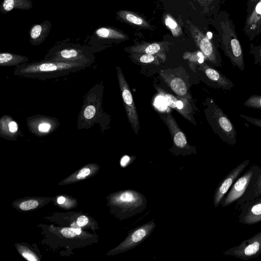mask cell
Instances as JSON below:
<instances>
[{
    "instance_id": "cell-35",
    "label": "cell",
    "mask_w": 261,
    "mask_h": 261,
    "mask_svg": "<svg viewBox=\"0 0 261 261\" xmlns=\"http://www.w3.org/2000/svg\"><path fill=\"white\" fill-rule=\"evenodd\" d=\"M155 106L159 110H164L166 108L167 104L164 98L160 95L154 101Z\"/></svg>"
},
{
    "instance_id": "cell-13",
    "label": "cell",
    "mask_w": 261,
    "mask_h": 261,
    "mask_svg": "<svg viewBox=\"0 0 261 261\" xmlns=\"http://www.w3.org/2000/svg\"><path fill=\"white\" fill-rule=\"evenodd\" d=\"M243 32L249 41H253L261 34V0L247 14Z\"/></svg>"
},
{
    "instance_id": "cell-7",
    "label": "cell",
    "mask_w": 261,
    "mask_h": 261,
    "mask_svg": "<svg viewBox=\"0 0 261 261\" xmlns=\"http://www.w3.org/2000/svg\"><path fill=\"white\" fill-rule=\"evenodd\" d=\"M155 224L152 220L128 232V236L117 247L109 252V254L123 253L131 250L144 242L152 232Z\"/></svg>"
},
{
    "instance_id": "cell-31",
    "label": "cell",
    "mask_w": 261,
    "mask_h": 261,
    "mask_svg": "<svg viewBox=\"0 0 261 261\" xmlns=\"http://www.w3.org/2000/svg\"><path fill=\"white\" fill-rule=\"evenodd\" d=\"M38 202L35 200H29L21 202L19 204V208L23 211H28L37 207Z\"/></svg>"
},
{
    "instance_id": "cell-44",
    "label": "cell",
    "mask_w": 261,
    "mask_h": 261,
    "mask_svg": "<svg viewBox=\"0 0 261 261\" xmlns=\"http://www.w3.org/2000/svg\"><path fill=\"white\" fill-rule=\"evenodd\" d=\"M76 234H80L81 233V230L80 228H74Z\"/></svg>"
},
{
    "instance_id": "cell-30",
    "label": "cell",
    "mask_w": 261,
    "mask_h": 261,
    "mask_svg": "<svg viewBox=\"0 0 261 261\" xmlns=\"http://www.w3.org/2000/svg\"><path fill=\"white\" fill-rule=\"evenodd\" d=\"M248 53L253 56L254 63L261 66V44L255 45L250 43Z\"/></svg>"
},
{
    "instance_id": "cell-15",
    "label": "cell",
    "mask_w": 261,
    "mask_h": 261,
    "mask_svg": "<svg viewBox=\"0 0 261 261\" xmlns=\"http://www.w3.org/2000/svg\"><path fill=\"white\" fill-rule=\"evenodd\" d=\"M200 70L203 72L211 85L222 90H230L234 87L233 83L225 75L206 63L200 64Z\"/></svg>"
},
{
    "instance_id": "cell-2",
    "label": "cell",
    "mask_w": 261,
    "mask_h": 261,
    "mask_svg": "<svg viewBox=\"0 0 261 261\" xmlns=\"http://www.w3.org/2000/svg\"><path fill=\"white\" fill-rule=\"evenodd\" d=\"M86 62L54 61L20 65L15 70L18 75L47 79L61 76L85 67Z\"/></svg>"
},
{
    "instance_id": "cell-42",
    "label": "cell",
    "mask_w": 261,
    "mask_h": 261,
    "mask_svg": "<svg viewBox=\"0 0 261 261\" xmlns=\"http://www.w3.org/2000/svg\"><path fill=\"white\" fill-rule=\"evenodd\" d=\"M129 158L128 156H124L121 160L120 164L122 167L125 166L129 163Z\"/></svg>"
},
{
    "instance_id": "cell-27",
    "label": "cell",
    "mask_w": 261,
    "mask_h": 261,
    "mask_svg": "<svg viewBox=\"0 0 261 261\" xmlns=\"http://www.w3.org/2000/svg\"><path fill=\"white\" fill-rule=\"evenodd\" d=\"M131 57L133 59H135L142 63H158V59L156 58V56L153 55L134 53L132 54Z\"/></svg>"
},
{
    "instance_id": "cell-5",
    "label": "cell",
    "mask_w": 261,
    "mask_h": 261,
    "mask_svg": "<svg viewBox=\"0 0 261 261\" xmlns=\"http://www.w3.org/2000/svg\"><path fill=\"white\" fill-rule=\"evenodd\" d=\"M260 170L259 166L253 165L240 175L222 200L220 203L221 207L223 208L228 206L242 197L255 182Z\"/></svg>"
},
{
    "instance_id": "cell-34",
    "label": "cell",
    "mask_w": 261,
    "mask_h": 261,
    "mask_svg": "<svg viewBox=\"0 0 261 261\" xmlns=\"http://www.w3.org/2000/svg\"><path fill=\"white\" fill-rule=\"evenodd\" d=\"M20 253L23 256L24 258L28 260L34 261L39 260L37 257L29 250L21 249L20 251Z\"/></svg>"
},
{
    "instance_id": "cell-29",
    "label": "cell",
    "mask_w": 261,
    "mask_h": 261,
    "mask_svg": "<svg viewBox=\"0 0 261 261\" xmlns=\"http://www.w3.org/2000/svg\"><path fill=\"white\" fill-rule=\"evenodd\" d=\"M244 106L249 108L261 109V95H251L244 102Z\"/></svg>"
},
{
    "instance_id": "cell-20",
    "label": "cell",
    "mask_w": 261,
    "mask_h": 261,
    "mask_svg": "<svg viewBox=\"0 0 261 261\" xmlns=\"http://www.w3.org/2000/svg\"><path fill=\"white\" fill-rule=\"evenodd\" d=\"M95 34L99 38L125 40L129 39L128 36L122 31L109 27H101L96 29Z\"/></svg>"
},
{
    "instance_id": "cell-14",
    "label": "cell",
    "mask_w": 261,
    "mask_h": 261,
    "mask_svg": "<svg viewBox=\"0 0 261 261\" xmlns=\"http://www.w3.org/2000/svg\"><path fill=\"white\" fill-rule=\"evenodd\" d=\"M156 89L159 94L164 98L168 106L177 111L189 121L196 124L193 117V111L188 98L182 97L179 99L159 87H156Z\"/></svg>"
},
{
    "instance_id": "cell-21",
    "label": "cell",
    "mask_w": 261,
    "mask_h": 261,
    "mask_svg": "<svg viewBox=\"0 0 261 261\" xmlns=\"http://www.w3.org/2000/svg\"><path fill=\"white\" fill-rule=\"evenodd\" d=\"M33 7L30 0H3L0 6L2 13L6 14L14 9L30 10Z\"/></svg>"
},
{
    "instance_id": "cell-33",
    "label": "cell",
    "mask_w": 261,
    "mask_h": 261,
    "mask_svg": "<svg viewBox=\"0 0 261 261\" xmlns=\"http://www.w3.org/2000/svg\"><path fill=\"white\" fill-rule=\"evenodd\" d=\"M240 117L251 124L261 128V119L253 118L244 114H241Z\"/></svg>"
},
{
    "instance_id": "cell-32",
    "label": "cell",
    "mask_w": 261,
    "mask_h": 261,
    "mask_svg": "<svg viewBox=\"0 0 261 261\" xmlns=\"http://www.w3.org/2000/svg\"><path fill=\"white\" fill-rule=\"evenodd\" d=\"M96 113V109L94 106L89 105L86 107L84 112L85 117L87 119H91L94 117Z\"/></svg>"
},
{
    "instance_id": "cell-19",
    "label": "cell",
    "mask_w": 261,
    "mask_h": 261,
    "mask_svg": "<svg viewBox=\"0 0 261 261\" xmlns=\"http://www.w3.org/2000/svg\"><path fill=\"white\" fill-rule=\"evenodd\" d=\"M161 76L176 95L189 99L186 84L179 77L170 76L167 74H162Z\"/></svg>"
},
{
    "instance_id": "cell-39",
    "label": "cell",
    "mask_w": 261,
    "mask_h": 261,
    "mask_svg": "<svg viewBox=\"0 0 261 261\" xmlns=\"http://www.w3.org/2000/svg\"><path fill=\"white\" fill-rule=\"evenodd\" d=\"M88 219L86 216H81L77 218L76 223L78 226L82 227L86 225L88 223Z\"/></svg>"
},
{
    "instance_id": "cell-10",
    "label": "cell",
    "mask_w": 261,
    "mask_h": 261,
    "mask_svg": "<svg viewBox=\"0 0 261 261\" xmlns=\"http://www.w3.org/2000/svg\"><path fill=\"white\" fill-rule=\"evenodd\" d=\"M161 118L168 126L173 140L174 146L176 149L173 152L178 155L190 154L195 152V149L188 145L186 137L180 130L174 117L170 114L160 115Z\"/></svg>"
},
{
    "instance_id": "cell-18",
    "label": "cell",
    "mask_w": 261,
    "mask_h": 261,
    "mask_svg": "<svg viewBox=\"0 0 261 261\" xmlns=\"http://www.w3.org/2000/svg\"><path fill=\"white\" fill-rule=\"evenodd\" d=\"M51 25L49 20L32 25L30 31V42L35 45L42 43L48 35Z\"/></svg>"
},
{
    "instance_id": "cell-6",
    "label": "cell",
    "mask_w": 261,
    "mask_h": 261,
    "mask_svg": "<svg viewBox=\"0 0 261 261\" xmlns=\"http://www.w3.org/2000/svg\"><path fill=\"white\" fill-rule=\"evenodd\" d=\"M189 29L196 45L206 60L215 67H221L222 59L215 43L199 28L188 21Z\"/></svg>"
},
{
    "instance_id": "cell-11",
    "label": "cell",
    "mask_w": 261,
    "mask_h": 261,
    "mask_svg": "<svg viewBox=\"0 0 261 261\" xmlns=\"http://www.w3.org/2000/svg\"><path fill=\"white\" fill-rule=\"evenodd\" d=\"M249 163L250 160H246L239 164L232 169L219 182L216 188L213 198V203L215 208L220 204L222 200L227 194L232 184L241 175L243 171L249 164Z\"/></svg>"
},
{
    "instance_id": "cell-17",
    "label": "cell",
    "mask_w": 261,
    "mask_h": 261,
    "mask_svg": "<svg viewBox=\"0 0 261 261\" xmlns=\"http://www.w3.org/2000/svg\"><path fill=\"white\" fill-rule=\"evenodd\" d=\"M116 14L119 19L123 22L141 29L153 30V27L147 20L134 12L120 10Z\"/></svg>"
},
{
    "instance_id": "cell-28",
    "label": "cell",
    "mask_w": 261,
    "mask_h": 261,
    "mask_svg": "<svg viewBox=\"0 0 261 261\" xmlns=\"http://www.w3.org/2000/svg\"><path fill=\"white\" fill-rule=\"evenodd\" d=\"M202 53L198 51L194 53H185L183 55L185 59L190 61V63L201 64L203 62L204 56Z\"/></svg>"
},
{
    "instance_id": "cell-41",
    "label": "cell",
    "mask_w": 261,
    "mask_h": 261,
    "mask_svg": "<svg viewBox=\"0 0 261 261\" xmlns=\"http://www.w3.org/2000/svg\"><path fill=\"white\" fill-rule=\"evenodd\" d=\"M258 1V0H247L246 9L247 14L249 13L251 11L253 7Z\"/></svg>"
},
{
    "instance_id": "cell-36",
    "label": "cell",
    "mask_w": 261,
    "mask_h": 261,
    "mask_svg": "<svg viewBox=\"0 0 261 261\" xmlns=\"http://www.w3.org/2000/svg\"><path fill=\"white\" fill-rule=\"evenodd\" d=\"M62 234L66 238H73L76 233L75 232L74 228H64L61 230Z\"/></svg>"
},
{
    "instance_id": "cell-23",
    "label": "cell",
    "mask_w": 261,
    "mask_h": 261,
    "mask_svg": "<svg viewBox=\"0 0 261 261\" xmlns=\"http://www.w3.org/2000/svg\"><path fill=\"white\" fill-rule=\"evenodd\" d=\"M58 61H83L85 60V57L82 51L74 48L64 49L57 53ZM85 62V61H84Z\"/></svg>"
},
{
    "instance_id": "cell-40",
    "label": "cell",
    "mask_w": 261,
    "mask_h": 261,
    "mask_svg": "<svg viewBox=\"0 0 261 261\" xmlns=\"http://www.w3.org/2000/svg\"><path fill=\"white\" fill-rule=\"evenodd\" d=\"M9 131L11 133H15L18 130V125L17 123L14 121H11L8 124Z\"/></svg>"
},
{
    "instance_id": "cell-37",
    "label": "cell",
    "mask_w": 261,
    "mask_h": 261,
    "mask_svg": "<svg viewBox=\"0 0 261 261\" xmlns=\"http://www.w3.org/2000/svg\"><path fill=\"white\" fill-rule=\"evenodd\" d=\"M51 124L47 122H42L39 123L38 129L40 133H48L51 129Z\"/></svg>"
},
{
    "instance_id": "cell-24",
    "label": "cell",
    "mask_w": 261,
    "mask_h": 261,
    "mask_svg": "<svg viewBox=\"0 0 261 261\" xmlns=\"http://www.w3.org/2000/svg\"><path fill=\"white\" fill-rule=\"evenodd\" d=\"M28 60V58L20 55L9 53H2L0 54L1 66L15 65L20 63L25 62Z\"/></svg>"
},
{
    "instance_id": "cell-43",
    "label": "cell",
    "mask_w": 261,
    "mask_h": 261,
    "mask_svg": "<svg viewBox=\"0 0 261 261\" xmlns=\"http://www.w3.org/2000/svg\"><path fill=\"white\" fill-rule=\"evenodd\" d=\"M65 200H66V199L64 197L60 196V197H58V198L57 199V202L59 204H63V203H64Z\"/></svg>"
},
{
    "instance_id": "cell-16",
    "label": "cell",
    "mask_w": 261,
    "mask_h": 261,
    "mask_svg": "<svg viewBox=\"0 0 261 261\" xmlns=\"http://www.w3.org/2000/svg\"><path fill=\"white\" fill-rule=\"evenodd\" d=\"M167 45L166 42H144L135 44L125 48V50L130 53L146 54L163 57V51Z\"/></svg>"
},
{
    "instance_id": "cell-9",
    "label": "cell",
    "mask_w": 261,
    "mask_h": 261,
    "mask_svg": "<svg viewBox=\"0 0 261 261\" xmlns=\"http://www.w3.org/2000/svg\"><path fill=\"white\" fill-rule=\"evenodd\" d=\"M117 77L126 115L131 126L137 134L140 128L138 115L128 83L119 67H117Z\"/></svg>"
},
{
    "instance_id": "cell-1",
    "label": "cell",
    "mask_w": 261,
    "mask_h": 261,
    "mask_svg": "<svg viewBox=\"0 0 261 261\" xmlns=\"http://www.w3.org/2000/svg\"><path fill=\"white\" fill-rule=\"evenodd\" d=\"M214 24L218 33L220 46L224 55L234 67L243 71L245 69L243 52L229 13L226 11L219 12Z\"/></svg>"
},
{
    "instance_id": "cell-4",
    "label": "cell",
    "mask_w": 261,
    "mask_h": 261,
    "mask_svg": "<svg viewBox=\"0 0 261 261\" xmlns=\"http://www.w3.org/2000/svg\"><path fill=\"white\" fill-rule=\"evenodd\" d=\"M207 119L214 131L224 142L229 145L237 143V131L228 117L211 99H207Z\"/></svg>"
},
{
    "instance_id": "cell-22",
    "label": "cell",
    "mask_w": 261,
    "mask_h": 261,
    "mask_svg": "<svg viewBox=\"0 0 261 261\" xmlns=\"http://www.w3.org/2000/svg\"><path fill=\"white\" fill-rule=\"evenodd\" d=\"M261 196V167L258 176L253 185L244 195L236 201V207L245 202L253 200Z\"/></svg>"
},
{
    "instance_id": "cell-38",
    "label": "cell",
    "mask_w": 261,
    "mask_h": 261,
    "mask_svg": "<svg viewBox=\"0 0 261 261\" xmlns=\"http://www.w3.org/2000/svg\"><path fill=\"white\" fill-rule=\"evenodd\" d=\"M91 170L89 168H84L77 174L76 178L78 179H84L88 176Z\"/></svg>"
},
{
    "instance_id": "cell-12",
    "label": "cell",
    "mask_w": 261,
    "mask_h": 261,
    "mask_svg": "<svg viewBox=\"0 0 261 261\" xmlns=\"http://www.w3.org/2000/svg\"><path fill=\"white\" fill-rule=\"evenodd\" d=\"M237 208L240 212L238 220L245 225H253L261 222V196L245 202Z\"/></svg>"
},
{
    "instance_id": "cell-25",
    "label": "cell",
    "mask_w": 261,
    "mask_h": 261,
    "mask_svg": "<svg viewBox=\"0 0 261 261\" xmlns=\"http://www.w3.org/2000/svg\"><path fill=\"white\" fill-rule=\"evenodd\" d=\"M203 8V12L217 15L220 8L221 0H194Z\"/></svg>"
},
{
    "instance_id": "cell-8",
    "label": "cell",
    "mask_w": 261,
    "mask_h": 261,
    "mask_svg": "<svg viewBox=\"0 0 261 261\" xmlns=\"http://www.w3.org/2000/svg\"><path fill=\"white\" fill-rule=\"evenodd\" d=\"M260 254L261 231L223 252L226 256H233L245 260L257 257Z\"/></svg>"
},
{
    "instance_id": "cell-3",
    "label": "cell",
    "mask_w": 261,
    "mask_h": 261,
    "mask_svg": "<svg viewBox=\"0 0 261 261\" xmlns=\"http://www.w3.org/2000/svg\"><path fill=\"white\" fill-rule=\"evenodd\" d=\"M110 203L117 209L119 218L123 220L143 211L146 208L147 200L142 193L129 189L113 194L111 196Z\"/></svg>"
},
{
    "instance_id": "cell-26",
    "label": "cell",
    "mask_w": 261,
    "mask_h": 261,
    "mask_svg": "<svg viewBox=\"0 0 261 261\" xmlns=\"http://www.w3.org/2000/svg\"><path fill=\"white\" fill-rule=\"evenodd\" d=\"M163 18L165 25L170 30L173 36L178 37L182 34L181 28L170 14L165 13Z\"/></svg>"
}]
</instances>
